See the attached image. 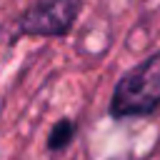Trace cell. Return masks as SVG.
<instances>
[{
  "label": "cell",
  "instance_id": "cell-3",
  "mask_svg": "<svg viewBox=\"0 0 160 160\" xmlns=\"http://www.w3.org/2000/svg\"><path fill=\"white\" fill-rule=\"evenodd\" d=\"M72 140H75V122H72L70 118H60V120L52 125L50 135H48V150L60 152V150H65Z\"/></svg>",
  "mask_w": 160,
  "mask_h": 160
},
{
  "label": "cell",
  "instance_id": "cell-2",
  "mask_svg": "<svg viewBox=\"0 0 160 160\" xmlns=\"http://www.w3.org/2000/svg\"><path fill=\"white\" fill-rule=\"evenodd\" d=\"M85 0H38L18 22L20 35H65Z\"/></svg>",
  "mask_w": 160,
  "mask_h": 160
},
{
  "label": "cell",
  "instance_id": "cell-1",
  "mask_svg": "<svg viewBox=\"0 0 160 160\" xmlns=\"http://www.w3.org/2000/svg\"><path fill=\"white\" fill-rule=\"evenodd\" d=\"M160 108V50L128 70L110 98L108 112L115 120L152 115Z\"/></svg>",
  "mask_w": 160,
  "mask_h": 160
}]
</instances>
